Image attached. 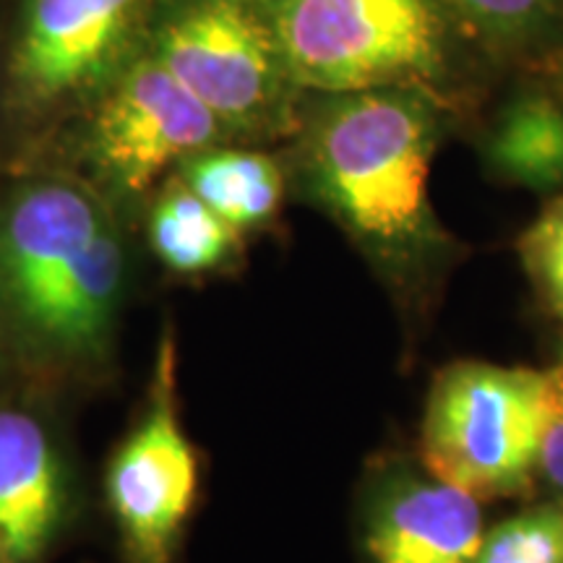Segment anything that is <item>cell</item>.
Returning a JSON list of instances; mask_svg holds the SVG:
<instances>
[{
	"label": "cell",
	"mask_w": 563,
	"mask_h": 563,
	"mask_svg": "<svg viewBox=\"0 0 563 563\" xmlns=\"http://www.w3.org/2000/svg\"><path fill=\"white\" fill-rule=\"evenodd\" d=\"M313 97L298 129L313 199L376 256L397 262L439 245L428 183L441 97L412 87Z\"/></svg>",
	"instance_id": "cell-1"
},
{
	"label": "cell",
	"mask_w": 563,
	"mask_h": 563,
	"mask_svg": "<svg viewBox=\"0 0 563 563\" xmlns=\"http://www.w3.org/2000/svg\"><path fill=\"white\" fill-rule=\"evenodd\" d=\"M125 277L112 201L70 175H30L0 194V298L63 357L97 355Z\"/></svg>",
	"instance_id": "cell-2"
},
{
	"label": "cell",
	"mask_w": 563,
	"mask_h": 563,
	"mask_svg": "<svg viewBox=\"0 0 563 563\" xmlns=\"http://www.w3.org/2000/svg\"><path fill=\"white\" fill-rule=\"evenodd\" d=\"M144 47L232 144L298 133L308 95L287 66L269 0H152Z\"/></svg>",
	"instance_id": "cell-3"
},
{
	"label": "cell",
	"mask_w": 563,
	"mask_h": 563,
	"mask_svg": "<svg viewBox=\"0 0 563 563\" xmlns=\"http://www.w3.org/2000/svg\"><path fill=\"white\" fill-rule=\"evenodd\" d=\"M306 95L412 87L443 95L462 42L439 0H269Z\"/></svg>",
	"instance_id": "cell-4"
},
{
	"label": "cell",
	"mask_w": 563,
	"mask_h": 563,
	"mask_svg": "<svg viewBox=\"0 0 563 563\" xmlns=\"http://www.w3.org/2000/svg\"><path fill=\"white\" fill-rule=\"evenodd\" d=\"M540 371L454 363L435 378L420 456L435 481L477 501L517 496L538 475Z\"/></svg>",
	"instance_id": "cell-5"
},
{
	"label": "cell",
	"mask_w": 563,
	"mask_h": 563,
	"mask_svg": "<svg viewBox=\"0 0 563 563\" xmlns=\"http://www.w3.org/2000/svg\"><path fill=\"white\" fill-rule=\"evenodd\" d=\"M76 115L84 180L110 201L144 199L196 154L232 144L207 104L146 47Z\"/></svg>",
	"instance_id": "cell-6"
},
{
	"label": "cell",
	"mask_w": 563,
	"mask_h": 563,
	"mask_svg": "<svg viewBox=\"0 0 563 563\" xmlns=\"http://www.w3.org/2000/svg\"><path fill=\"white\" fill-rule=\"evenodd\" d=\"M152 0H16L3 97L19 115L79 112L144 51Z\"/></svg>",
	"instance_id": "cell-7"
},
{
	"label": "cell",
	"mask_w": 563,
	"mask_h": 563,
	"mask_svg": "<svg viewBox=\"0 0 563 563\" xmlns=\"http://www.w3.org/2000/svg\"><path fill=\"white\" fill-rule=\"evenodd\" d=\"M199 490V460L175 397V347L159 344L144 418L108 470V501L131 563H170Z\"/></svg>",
	"instance_id": "cell-8"
},
{
	"label": "cell",
	"mask_w": 563,
	"mask_h": 563,
	"mask_svg": "<svg viewBox=\"0 0 563 563\" xmlns=\"http://www.w3.org/2000/svg\"><path fill=\"white\" fill-rule=\"evenodd\" d=\"M66 483L40 418L0 407V563H42L60 530Z\"/></svg>",
	"instance_id": "cell-9"
},
{
	"label": "cell",
	"mask_w": 563,
	"mask_h": 563,
	"mask_svg": "<svg viewBox=\"0 0 563 563\" xmlns=\"http://www.w3.org/2000/svg\"><path fill=\"white\" fill-rule=\"evenodd\" d=\"M483 534L481 501L431 477L386 493L365 551L373 563H475Z\"/></svg>",
	"instance_id": "cell-10"
},
{
	"label": "cell",
	"mask_w": 563,
	"mask_h": 563,
	"mask_svg": "<svg viewBox=\"0 0 563 563\" xmlns=\"http://www.w3.org/2000/svg\"><path fill=\"white\" fill-rule=\"evenodd\" d=\"M485 157L504 180L532 191L563 186V95L527 89L506 104L493 125Z\"/></svg>",
	"instance_id": "cell-11"
},
{
	"label": "cell",
	"mask_w": 563,
	"mask_h": 563,
	"mask_svg": "<svg viewBox=\"0 0 563 563\" xmlns=\"http://www.w3.org/2000/svg\"><path fill=\"white\" fill-rule=\"evenodd\" d=\"M175 175L238 232L262 228L285 199L279 162L249 146H214L188 159Z\"/></svg>",
	"instance_id": "cell-12"
},
{
	"label": "cell",
	"mask_w": 563,
	"mask_h": 563,
	"mask_svg": "<svg viewBox=\"0 0 563 563\" xmlns=\"http://www.w3.org/2000/svg\"><path fill=\"white\" fill-rule=\"evenodd\" d=\"M462 45L493 58L553 53L563 45V0H439Z\"/></svg>",
	"instance_id": "cell-13"
},
{
	"label": "cell",
	"mask_w": 563,
	"mask_h": 563,
	"mask_svg": "<svg viewBox=\"0 0 563 563\" xmlns=\"http://www.w3.org/2000/svg\"><path fill=\"white\" fill-rule=\"evenodd\" d=\"M238 232L199 199L178 175L159 186L150 211V241L157 258L178 274H203L235 253Z\"/></svg>",
	"instance_id": "cell-14"
},
{
	"label": "cell",
	"mask_w": 563,
	"mask_h": 563,
	"mask_svg": "<svg viewBox=\"0 0 563 563\" xmlns=\"http://www.w3.org/2000/svg\"><path fill=\"white\" fill-rule=\"evenodd\" d=\"M475 563H563V506H538L483 534Z\"/></svg>",
	"instance_id": "cell-15"
},
{
	"label": "cell",
	"mask_w": 563,
	"mask_h": 563,
	"mask_svg": "<svg viewBox=\"0 0 563 563\" xmlns=\"http://www.w3.org/2000/svg\"><path fill=\"white\" fill-rule=\"evenodd\" d=\"M519 256L548 311L563 321V196L548 203L525 230Z\"/></svg>",
	"instance_id": "cell-16"
},
{
	"label": "cell",
	"mask_w": 563,
	"mask_h": 563,
	"mask_svg": "<svg viewBox=\"0 0 563 563\" xmlns=\"http://www.w3.org/2000/svg\"><path fill=\"white\" fill-rule=\"evenodd\" d=\"M538 473L563 490V357L540 371Z\"/></svg>",
	"instance_id": "cell-17"
},
{
	"label": "cell",
	"mask_w": 563,
	"mask_h": 563,
	"mask_svg": "<svg viewBox=\"0 0 563 563\" xmlns=\"http://www.w3.org/2000/svg\"><path fill=\"white\" fill-rule=\"evenodd\" d=\"M551 63H553V89H559L563 95V45L559 47V51L551 53Z\"/></svg>",
	"instance_id": "cell-18"
}]
</instances>
